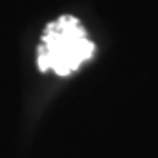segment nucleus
<instances>
[{
    "instance_id": "1",
    "label": "nucleus",
    "mask_w": 158,
    "mask_h": 158,
    "mask_svg": "<svg viewBox=\"0 0 158 158\" xmlns=\"http://www.w3.org/2000/svg\"><path fill=\"white\" fill-rule=\"evenodd\" d=\"M93 53L95 44L88 39L79 19L65 14L44 28L37 48V65L40 72L55 70L58 76H69L90 60Z\"/></svg>"
}]
</instances>
